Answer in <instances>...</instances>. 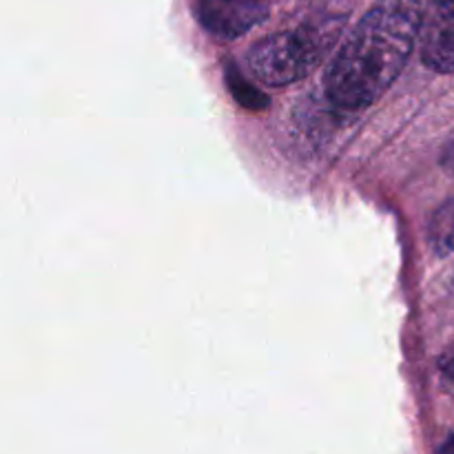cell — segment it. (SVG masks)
<instances>
[{
	"label": "cell",
	"instance_id": "8",
	"mask_svg": "<svg viewBox=\"0 0 454 454\" xmlns=\"http://www.w3.org/2000/svg\"><path fill=\"white\" fill-rule=\"evenodd\" d=\"M442 168L454 177V140L448 142L446 149L442 151Z\"/></svg>",
	"mask_w": 454,
	"mask_h": 454
},
{
	"label": "cell",
	"instance_id": "9",
	"mask_svg": "<svg viewBox=\"0 0 454 454\" xmlns=\"http://www.w3.org/2000/svg\"><path fill=\"white\" fill-rule=\"evenodd\" d=\"M442 454H454V434L442 446Z\"/></svg>",
	"mask_w": 454,
	"mask_h": 454
},
{
	"label": "cell",
	"instance_id": "5",
	"mask_svg": "<svg viewBox=\"0 0 454 454\" xmlns=\"http://www.w3.org/2000/svg\"><path fill=\"white\" fill-rule=\"evenodd\" d=\"M430 244L439 255L454 253V198L437 208L430 220Z\"/></svg>",
	"mask_w": 454,
	"mask_h": 454
},
{
	"label": "cell",
	"instance_id": "7",
	"mask_svg": "<svg viewBox=\"0 0 454 454\" xmlns=\"http://www.w3.org/2000/svg\"><path fill=\"white\" fill-rule=\"evenodd\" d=\"M442 381L448 393L454 395V353L448 355L446 362L442 364Z\"/></svg>",
	"mask_w": 454,
	"mask_h": 454
},
{
	"label": "cell",
	"instance_id": "3",
	"mask_svg": "<svg viewBox=\"0 0 454 454\" xmlns=\"http://www.w3.org/2000/svg\"><path fill=\"white\" fill-rule=\"evenodd\" d=\"M273 0H191L193 16L208 35L235 40L255 29L270 13Z\"/></svg>",
	"mask_w": 454,
	"mask_h": 454
},
{
	"label": "cell",
	"instance_id": "2",
	"mask_svg": "<svg viewBox=\"0 0 454 454\" xmlns=\"http://www.w3.org/2000/svg\"><path fill=\"white\" fill-rule=\"evenodd\" d=\"M346 13H313L291 29L255 40L247 53V69L266 87H288L313 74L340 40Z\"/></svg>",
	"mask_w": 454,
	"mask_h": 454
},
{
	"label": "cell",
	"instance_id": "1",
	"mask_svg": "<svg viewBox=\"0 0 454 454\" xmlns=\"http://www.w3.org/2000/svg\"><path fill=\"white\" fill-rule=\"evenodd\" d=\"M424 0H375L324 74L326 102L344 114L377 105L411 60L424 25Z\"/></svg>",
	"mask_w": 454,
	"mask_h": 454
},
{
	"label": "cell",
	"instance_id": "6",
	"mask_svg": "<svg viewBox=\"0 0 454 454\" xmlns=\"http://www.w3.org/2000/svg\"><path fill=\"white\" fill-rule=\"evenodd\" d=\"M226 82H229V91L238 98V102H242L248 109H264L269 106V98H264V93L260 89L251 87L247 80L239 75L238 67L226 65Z\"/></svg>",
	"mask_w": 454,
	"mask_h": 454
},
{
	"label": "cell",
	"instance_id": "4",
	"mask_svg": "<svg viewBox=\"0 0 454 454\" xmlns=\"http://www.w3.org/2000/svg\"><path fill=\"white\" fill-rule=\"evenodd\" d=\"M421 60L437 74L454 71V0H428L421 25Z\"/></svg>",
	"mask_w": 454,
	"mask_h": 454
}]
</instances>
